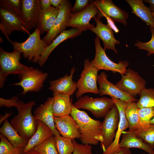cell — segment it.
Segmentation results:
<instances>
[{"instance_id": "cell-37", "label": "cell", "mask_w": 154, "mask_h": 154, "mask_svg": "<svg viewBox=\"0 0 154 154\" xmlns=\"http://www.w3.org/2000/svg\"><path fill=\"white\" fill-rule=\"evenodd\" d=\"M21 5V0H1L0 6L9 8L18 15Z\"/></svg>"}, {"instance_id": "cell-19", "label": "cell", "mask_w": 154, "mask_h": 154, "mask_svg": "<svg viewBox=\"0 0 154 154\" xmlns=\"http://www.w3.org/2000/svg\"><path fill=\"white\" fill-rule=\"evenodd\" d=\"M55 127L62 136L72 139H78L80 135L76 120L70 115L54 117Z\"/></svg>"}, {"instance_id": "cell-10", "label": "cell", "mask_w": 154, "mask_h": 154, "mask_svg": "<svg viewBox=\"0 0 154 154\" xmlns=\"http://www.w3.org/2000/svg\"><path fill=\"white\" fill-rule=\"evenodd\" d=\"M119 116L117 107L114 104L104 117L102 122L101 146L104 151L113 141L119 121Z\"/></svg>"}, {"instance_id": "cell-15", "label": "cell", "mask_w": 154, "mask_h": 154, "mask_svg": "<svg viewBox=\"0 0 154 154\" xmlns=\"http://www.w3.org/2000/svg\"><path fill=\"white\" fill-rule=\"evenodd\" d=\"M41 11L40 0H21L19 15L30 30L37 27Z\"/></svg>"}, {"instance_id": "cell-7", "label": "cell", "mask_w": 154, "mask_h": 154, "mask_svg": "<svg viewBox=\"0 0 154 154\" xmlns=\"http://www.w3.org/2000/svg\"><path fill=\"white\" fill-rule=\"evenodd\" d=\"M95 54L94 59L91 61L92 65L99 70L111 71L114 73L118 72L121 75L126 73L127 67L129 63L126 61H119L118 63L113 62L106 55L105 50L101 46L100 38L96 36L94 39Z\"/></svg>"}, {"instance_id": "cell-41", "label": "cell", "mask_w": 154, "mask_h": 154, "mask_svg": "<svg viewBox=\"0 0 154 154\" xmlns=\"http://www.w3.org/2000/svg\"><path fill=\"white\" fill-rule=\"evenodd\" d=\"M107 19L108 24L109 25L111 28L116 33H118L119 32V30L115 25V22L112 20L110 18L106 17Z\"/></svg>"}, {"instance_id": "cell-29", "label": "cell", "mask_w": 154, "mask_h": 154, "mask_svg": "<svg viewBox=\"0 0 154 154\" xmlns=\"http://www.w3.org/2000/svg\"><path fill=\"white\" fill-rule=\"evenodd\" d=\"M139 109L136 102H127L125 115L128 123L129 131H130L134 132L137 129L139 120Z\"/></svg>"}, {"instance_id": "cell-45", "label": "cell", "mask_w": 154, "mask_h": 154, "mask_svg": "<svg viewBox=\"0 0 154 154\" xmlns=\"http://www.w3.org/2000/svg\"><path fill=\"white\" fill-rule=\"evenodd\" d=\"M12 114V113L10 114L6 112L4 115H1L0 117V124H1L3 121H4L7 118Z\"/></svg>"}, {"instance_id": "cell-28", "label": "cell", "mask_w": 154, "mask_h": 154, "mask_svg": "<svg viewBox=\"0 0 154 154\" xmlns=\"http://www.w3.org/2000/svg\"><path fill=\"white\" fill-rule=\"evenodd\" d=\"M59 11V9L53 6L48 10L41 11L37 26L39 27L41 35L50 31L57 17Z\"/></svg>"}, {"instance_id": "cell-4", "label": "cell", "mask_w": 154, "mask_h": 154, "mask_svg": "<svg viewBox=\"0 0 154 154\" xmlns=\"http://www.w3.org/2000/svg\"><path fill=\"white\" fill-rule=\"evenodd\" d=\"M21 52L14 50L11 52L0 47V87L2 88L7 76L10 74H22L29 67L20 62Z\"/></svg>"}, {"instance_id": "cell-12", "label": "cell", "mask_w": 154, "mask_h": 154, "mask_svg": "<svg viewBox=\"0 0 154 154\" xmlns=\"http://www.w3.org/2000/svg\"><path fill=\"white\" fill-rule=\"evenodd\" d=\"M98 12L94 1H92L82 11L77 13H72L67 27H72L77 28L81 32L95 27L90 22L92 18L97 16Z\"/></svg>"}, {"instance_id": "cell-31", "label": "cell", "mask_w": 154, "mask_h": 154, "mask_svg": "<svg viewBox=\"0 0 154 154\" xmlns=\"http://www.w3.org/2000/svg\"><path fill=\"white\" fill-rule=\"evenodd\" d=\"M55 139L59 154H72L74 150L72 139L64 137L60 135L55 136Z\"/></svg>"}, {"instance_id": "cell-30", "label": "cell", "mask_w": 154, "mask_h": 154, "mask_svg": "<svg viewBox=\"0 0 154 154\" xmlns=\"http://www.w3.org/2000/svg\"><path fill=\"white\" fill-rule=\"evenodd\" d=\"M139 99L136 102L139 108L154 107V88H143L139 94Z\"/></svg>"}, {"instance_id": "cell-25", "label": "cell", "mask_w": 154, "mask_h": 154, "mask_svg": "<svg viewBox=\"0 0 154 154\" xmlns=\"http://www.w3.org/2000/svg\"><path fill=\"white\" fill-rule=\"evenodd\" d=\"M53 105L54 117H59L70 114L72 103L70 96L53 92Z\"/></svg>"}, {"instance_id": "cell-38", "label": "cell", "mask_w": 154, "mask_h": 154, "mask_svg": "<svg viewBox=\"0 0 154 154\" xmlns=\"http://www.w3.org/2000/svg\"><path fill=\"white\" fill-rule=\"evenodd\" d=\"M74 145V150L72 154H93L91 145L80 144L75 139H72Z\"/></svg>"}, {"instance_id": "cell-39", "label": "cell", "mask_w": 154, "mask_h": 154, "mask_svg": "<svg viewBox=\"0 0 154 154\" xmlns=\"http://www.w3.org/2000/svg\"><path fill=\"white\" fill-rule=\"evenodd\" d=\"M88 0H76L74 5L72 8V13H79L85 9L89 5Z\"/></svg>"}, {"instance_id": "cell-46", "label": "cell", "mask_w": 154, "mask_h": 154, "mask_svg": "<svg viewBox=\"0 0 154 154\" xmlns=\"http://www.w3.org/2000/svg\"><path fill=\"white\" fill-rule=\"evenodd\" d=\"M22 154H39V153L34 149L25 153Z\"/></svg>"}, {"instance_id": "cell-18", "label": "cell", "mask_w": 154, "mask_h": 154, "mask_svg": "<svg viewBox=\"0 0 154 154\" xmlns=\"http://www.w3.org/2000/svg\"><path fill=\"white\" fill-rule=\"evenodd\" d=\"M93 19L96 23V26L89 30L96 34L102 41L105 50L106 49L112 50L117 54V51L115 46L116 44H119L120 42L115 38L113 29L108 24L105 25L103 23L100 19L96 16Z\"/></svg>"}, {"instance_id": "cell-47", "label": "cell", "mask_w": 154, "mask_h": 154, "mask_svg": "<svg viewBox=\"0 0 154 154\" xmlns=\"http://www.w3.org/2000/svg\"><path fill=\"white\" fill-rule=\"evenodd\" d=\"M150 123L154 125V117L150 121Z\"/></svg>"}, {"instance_id": "cell-43", "label": "cell", "mask_w": 154, "mask_h": 154, "mask_svg": "<svg viewBox=\"0 0 154 154\" xmlns=\"http://www.w3.org/2000/svg\"><path fill=\"white\" fill-rule=\"evenodd\" d=\"M64 0H50L51 5L57 9H59Z\"/></svg>"}, {"instance_id": "cell-21", "label": "cell", "mask_w": 154, "mask_h": 154, "mask_svg": "<svg viewBox=\"0 0 154 154\" xmlns=\"http://www.w3.org/2000/svg\"><path fill=\"white\" fill-rule=\"evenodd\" d=\"M75 70V67H73L69 75L66 74L57 79L50 81L49 89L53 92L70 96L73 95L77 89V82L72 79Z\"/></svg>"}, {"instance_id": "cell-1", "label": "cell", "mask_w": 154, "mask_h": 154, "mask_svg": "<svg viewBox=\"0 0 154 154\" xmlns=\"http://www.w3.org/2000/svg\"><path fill=\"white\" fill-rule=\"evenodd\" d=\"M35 104L33 101L25 104L16 96L9 99L0 98L1 107L14 106L17 109L18 114L11 120L10 123L19 135L28 139L34 135L37 127V121L31 112Z\"/></svg>"}, {"instance_id": "cell-14", "label": "cell", "mask_w": 154, "mask_h": 154, "mask_svg": "<svg viewBox=\"0 0 154 154\" xmlns=\"http://www.w3.org/2000/svg\"><path fill=\"white\" fill-rule=\"evenodd\" d=\"M94 2L98 10L96 16L98 19L107 17L115 22L117 21L125 26L127 25L128 13L116 6L112 0H96Z\"/></svg>"}, {"instance_id": "cell-9", "label": "cell", "mask_w": 154, "mask_h": 154, "mask_svg": "<svg viewBox=\"0 0 154 154\" xmlns=\"http://www.w3.org/2000/svg\"><path fill=\"white\" fill-rule=\"evenodd\" d=\"M0 29L9 41V36L14 31H18L30 35V30L19 15L12 10L0 6Z\"/></svg>"}, {"instance_id": "cell-24", "label": "cell", "mask_w": 154, "mask_h": 154, "mask_svg": "<svg viewBox=\"0 0 154 154\" xmlns=\"http://www.w3.org/2000/svg\"><path fill=\"white\" fill-rule=\"evenodd\" d=\"M120 147L130 149L131 148H139L145 151L149 154H154L153 149L145 143L141 138L136 136L133 132L123 131L122 134V138L119 142Z\"/></svg>"}, {"instance_id": "cell-32", "label": "cell", "mask_w": 154, "mask_h": 154, "mask_svg": "<svg viewBox=\"0 0 154 154\" xmlns=\"http://www.w3.org/2000/svg\"><path fill=\"white\" fill-rule=\"evenodd\" d=\"M39 154H59L56 144L55 136L53 135L34 149Z\"/></svg>"}, {"instance_id": "cell-17", "label": "cell", "mask_w": 154, "mask_h": 154, "mask_svg": "<svg viewBox=\"0 0 154 154\" xmlns=\"http://www.w3.org/2000/svg\"><path fill=\"white\" fill-rule=\"evenodd\" d=\"M118 110L119 119L118 125L114 139L110 145L102 154H112L119 151V139L123 132L128 128L129 124L126 119L125 111L127 105V102L119 99L111 97Z\"/></svg>"}, {"instance_id": "cell-40", "label": "cell", "mask_w": 154, "mask_h": 154, "mask_svg": "<svg viewBox=\"0 0 154 154\" xmlns=\"http://www.w3.org/2000/svg\"><path fill=\"white\" fill-rule=\"evenodd\" d=\"M40 6L42 11H45L51 9L52 6L50 0H40Z\"/></svg>"}, {"instance_id": "cell-13", "label": "cell", "mask_w": 154, "mask_h": 154, "mask_svg": "<svg viewBox=\"0 0 154 154\" xmlns=\"http://www.w3.org/2000/svg\"><path fill=\"white\" fill-rule=\"evenodd\" d=\"M72 8L70 2L68 0H64L59 8V13L52 28L42 39L46 46L65 30L72 13Z\"/></svg>"}, {"instance_id": "cell-22", "label": "cell", "mask_w": 154, "mask_h": 154, "mask_svg": "<svg viewBox=\"0 0 154 154\" xmlns=\"http://www.w3.org/2000/svg\"><path fill=\"white\" fill-rule=\"evenodd\" d=\"M81 33L78 29L74 28L63 31L45 47L38 62L39 66H42L44 65L51 53L60 43L69 38L75 37Z\"/></svg>"}, {"instance_id": "cell-3", "label": "cell", "mask_w": 154, "mask_h": 154, "mask_svg": "<svg viewBox=\"0 0 154 154\" xmlns=\"http://www.w3.org/2000/svg\"><path fill=\"white\" fill-rule=\"evenodd\" d=\"M40 35L39 27L37 26L25 41L20 42L11 40L9 41L14 50H19L23 54L24 58L27 59L29 61L32 60L36 63L38 62L46 46L44 41L41 39Z\"/></svg>"}, {"instance_id": "cell-23", "label": "cell", "mask_w": 154, "mask_h": 154, "mask_svg": "<svg viewBox=\"0 0 154 154\" xmlns=\"http://www.w3.org/2000/svg\"><path fill=\"white\" fill-rule=\"evenodd\" d=\"M37 127L35 132L29 139L28 142L23 149L22 154L33 149L50 136L54 135L51 129L42 121L38 120Z\"/></svg>"}, {"instance_id": "cell-36", "label": "cell", "mask_w": 154, "mask_h": 154, "mask_svg": "<svg viewBox=\"0 0 154 154\" xmlns=\"http://www.w3.org/2000/svg\"><path fill=\"white\" fill-rule=\"evenodd\" d=\"M151 34V40L146 42H141L137 40V42L134 44V45L137 47L139 49H143L148 52L147 54L148 56L154 54V29L151 27H149Z\"/></svg>"}, {"instance_id": "cell-2", "label": "cell", "mask_w": 154, "mask_h": 154, "mask_svg": "<svg viewBox=\"0 0 154 154\" xmlns=\"http://www.w3.org/2000/svg\"><path fill=\"white\" fill-rule=\"evenodd\" d=\"M71 115L77 122L82 143L96 145L102 141V122L90 117L85 111L72 105Z\"/></svg>"}, {"instance_id": "cell-6", "label": "cell", "mask_w": 154, "mask_h": 154, "mask_svg": "<svg viewBox=\"0 0 154 154\" xmlns=\"http://www.w3.org/2000/svg\"><path fill=\"white\" fill-rule=\"evenodd\" d=\"M99 70L94 66L88 59L84 61V68L77 82V90L75 95L78 98L86 93L99 94L97 85Z\"/></svg>"}, {"instance_id": "cell-11", "label": "cell", "mask_w": 154, "mask_h": 154, "mask_svg": "<svg viewBox=\"0 0 154 154\" xmlns=\"http://www.w3.org/2000/svg\"><path fill=\"white\" fill-rule=\"evenodd\" d=\"M146 84V81L138 72L128 68L126 73L121 75V79L115 85L122 91L135 98L145 87Z\"/></svg>"}, {"instance_id": "cell-35", "label": "cell", "mask_w": 154, "mask_h": 154, "mask_svg": "<svg viewBox=\"0 0 154 154\" xmlns=\"http://www.w3.org/2000/svg\"><path fill=\"white\" fill-rule=\"evenodd\" d=\"M0 138V154H22L23 149L14 146L2 134Z\"/></svg>"}, {"instance_id": "cell-48", "label": "cell", "mask_w": 154, "mask_h": 154, "mask_svg": "<svg viewBox=\"0 0 154 154\" xmlns=\"http://www.w3.org/2000/svg\"><path fill=\"white\" fill-rule=\"evenodd\" d=\"M152 13V16H153V18L154 20V13Z\"/></svg>"}, {"instance_id": "cell-34", "label": "cell", "mask_w": 154, "mask_h": 154, "mask_svg": "<svg viewBox=\"0 0 154 154\" xmlns=\"http://www.w3.org/2000/svg\"><path fill=\"white\" fill-rule=\"evenodd\" d=\"M133 132L145 143L154 148V125L150 124L143 129Z\"/></svg>"}, {"instance_id": "cell-49", "label": "cell", "mask_w": 154, "mask_h": 154, "mask_svg": "<svg viewBox=\"0 0 154 154\" xmlns=\"http://www.w3.org/2000/svg\"><path fill=\"white\" fill-rule=\"evenodd\" d=\"M141 154H145V153H141Z\"/></svg>"}, {"instance_id": "cell-5", "label": "cell", "mask_w": 154, "mask_h": 154, "mask_svg": "<svg viewBox=\"0 0 154 154\" xmlns=\"http://www.w3.org/2000/svg\"><path fill=\"white\" fill-rule=\"evenodd\" d=\"M114 104L111 98H93L88 96H81L73 104L78 109L88 111L97 118L104 117Z\"/></svg>"}, {"instance_id": "cell-8", "label": "cell", "mask_w": 154, "mask_h": 154, "mask_svg": "<svg viewBox=\"0 0 154 154\" xmlns=\"http://www.w3.org/2000/svg\"><path fill=\"white\" fill-rule=\"evenodd\" d=\"M48 74L38 69L29 67L19 76L20 81L11 85L19 86L23 89L21 94H25L28 92H38L43 85Z\"/></svg>"}, {"instance_id": "cell-27", "label": "cell", "mask_w": 154, "mask_h": 154, "mask_svg": "<svg viewBox=\"0 0 154 154\" xmlns=\"http://www.w3.org/2000/svg\"><path fill=\"white\" fill-rule=\"evenodd\" d=\"M0 132L14 146L24 149L29 139L24 138L17 133L11 125L7 119L0 128Z\"/></svg>"}, {"instance_id": "cell-16", "label": "cell", "mask_w": 154, "mask_h": 154, "mask_svg": "<svg viewBox=\"0 0 154 154\" xmlns=\"http://www.w3.org/2000/svg\"><path fill=\"white\" fill-rule=\"evenodd\" d=\"M108 76L104 72H101L98 76L97 82L99 84L100 96H110L111 97L119 99L126 102H137L138 100L130 94L119 89L115 84L108 80Z\"/></svg>"}, {"instance_id": "cell-20", "label": "cell", "mask_w": 154, "mask_h": 154, "mask_svg": "<svg viewBox=\"0 0 154 154\" xmlns=\"http://www.w3.org/2000/svg\"><path fill=\"white\" fill-rule=\"evenodd\" d=\"M53 97L48 98L44 104L35 110L34 116L36 120L42 121L49 127L55 136L60 134L54 124L53 110Z\"/></svg>"}, {"instance_id": "cell-44", "label": "cell", "mask_w": 154, "mask_h": 154, "mask_svg": "<svg viewBox=\"0 0 154 154\" xmlns=\"http://www.w3.org/2000/svg\"><path fill=\"white\" fill-rule=\"evenodd\" d=\"M143 1L149 4L150 9L152 13H154V0H144Z\"/></svg>"}, {"instance_id": "cell-26", "label": "cell", "mask_w": 154, "mask_h": 154, "mask_svg": "<svg viewBox=\"0 0 154 154\" xmlns=\"http://www.w3.org/2000/svg\"><path fill=\"white\" fill-rule=\"evenodd\" d=\"M133 13L154 29V20L149 7L145 6L142 0H126Z\"/></svg>"}, {"instance_id": "cell-42", "label": "cell", "mask_w": 154, "mask_h": 154, "mask_svg": "<svg viewBox=\"0 0 154 154\" xmlns=\"http://www.w3.org/2000/svg\"><path fill=\"white\" fill-rule=\"evenodd\" d=\"M112 154H131V152L130 149L122 147L119 151Z\"/></svg>"}, {"instance_id": "cell-33", "label": "cell", "mask_w": 154, "mask_h": 154, "mask_svg": "<svg viewBox=\"0 0 154 154\" xmlns=\"http://www.w3.org/2000/svg\"><path fill=\"white\" fill-rule=\"evenodd\" d=\"M138 114L139 120L137 130L143 129L150 124V121L154 117V107L139 108Z\"/></svg>"}]
</instances>
